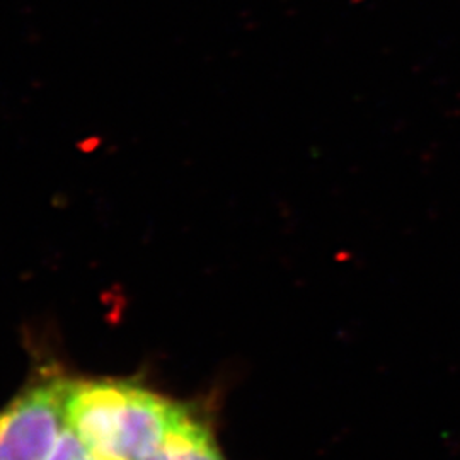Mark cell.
Masks as SVG:
<instances>
[{"label":"cell","mask_w":460,"mask_h":460,"mask_svg":"<svg viewBox=\"0 0 460 460\" xmlns=\"http://www.w3.org/2000/svg\"><path fill=\"white\" fill-rule=\"evenodd\" d=\"M181 401L119 378H68L66 425L104 460H147Z\"/></svg>","instance_id":"cell-1"},{"label":"cell","mask_w":460,"mask_h":460,"mask_svg":"<svg viewBox=\"0 0 460 460\" xmlns=\"http://www.w3.org/2000/svg\"><path fill=\"white\" fill-rule=\"evenodd\" d=\"M68 378L49 376L0 410V460H45L66 427Z\"/></svg>","instance_id":"cell-2"},{"label":"cell","mask_w":460,"mask_h":460,"mask_svg":"<svg viewBox=\"0 0 460 460\" xmlns=\"http://www.w3.org/2000/svg\"><path fill=\"white\" fill-rule=\"evenodd\" d=\"M147 460H226L214 431L197 408L181 402L163 444Z\"/></svg>","instance_id":"cell-3"},{"label":"cell","mask_w":460,"mask_h":460,"mask_svg":"<svg viewBox=\"0 0 460 460\" xmlns=\"http://www.w3.org/2000/svg\"><path fill=\"white\" fill-rule=\"evenodd\" d=\"M45 460H104L66 425Z\"/></svg>","instance_id":"cell-4"}]
</instances>
